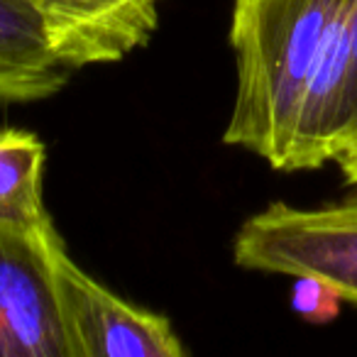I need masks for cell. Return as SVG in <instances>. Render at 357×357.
I'll list each match as a JSON object with an SVG mask.
<instances>
[{
  "mask_svg": "<svg viewBox=\"0 0 357 357\" xmlns=\"http://www.w3.org/2000/svg\"><path fill=\"white\" fill-rule=\"evenodd\" d=\"M345 0H235L230 47L238 91L223 142L282 172L298 108Z\"/></svg>",
  "mask_w": 357,
  "mask_h": 357,
  "instance_id": "1",
  "label": "cell"
},
{
  "mask_svg": "<svg viewBox=\"0 0 357 357\" xmlns=\"http://www.w3.org/2000/svg\"><path fill=\"white\" fill-rule=\"evenodd\" d=\"M233 259L252 272L318 279L357 306V194L316 208L274 201L240 225Z\"/></svg>",
  "mask_w": 357,
  "mask_h": 357,
  "instance_id": "2",
  "label": "cell"
},
{
  "mask_svg": "<svg viewBox=\"0 0 357 357\" xmlns=\"http://www.w3.org/2000/svg\"><path fill=\"white\" fill-rule=\"evenodd\" d=\"M54 223H0V357H69L54 284Z\"/></svg>",
  "mask_w": 357,
  "mask_h": 357,
  "instance_id": "3",
  "label": "cell"
},
{
  "mask_svg": "<svg viewBox=\"0 0 357 357\" xmlns=\"http://www.w3.org/2000/svg\"><path fill=\"white\" fill-rule=\"evenodd\" d=\"M54 284L69 357H181L186 347L164 316L123 301L69 257L54 252Z\"/></svg>",
  "mask_w": 357,
  "mask_h": 357,
  "instance_id": "4",
  "label": "cell"
},
{
  "mask_svg": "<svg viewBox=\"0 0 357 357\" xmlns=\"http://www.w3.org/2000/svg\"><path fill=\"white\" fill-rule=\"evenodd\" d=\"M357 137V0H345L298 108L282 172L318 169Z\"/></svg>",
  "mask_w": 357,
  "mask_h": 357,
  "instance_id": "5",
  "label": "cell"
},
{
  "mask_svg": "<svg viewBox=\"0 0 357 357\" xmlns=\"http://www.w3.org/2000/svg\"><path fill=\"white\" fill-rule=\"evenodd\" d=\"M71 71L120 61L157 32L162 0H27Z\"/></svg>",
  "mask_w": 357,
  "mask_h": 357,
  "instance_id": "6",
  "label": "cell"
},
{
  "mask_svg": "<svg viewBox=\"0 0 357 357\" xmlns=\"http://www.w3.org/2000/svg\"><path fill=\"white\" fill-rule=\"evenodd\" d=\"M69 74L35 8L27 0H0V100H45L64 89Z\"/></svg>",
  "mask_w": 357,
  "mask_h": 357,
  "instance_id": "7",
  "label": "cell"
},
{
  "mask_svg": "<svg viewBox=\"0 0 357 357\" xmlns=\"http://www.w3.org/2000/svg\"><path fill=\"white\" fill-rule=\"evenodd\" d=\"M45 162L47 149L37 135L0 128V223H52L45 208Z\"/></svg>",
  "mask_w": 357,
  "mask_h": 357,
  "instance_id": "8",
  "label": "cell"
},
{
  "mask_svg": "<svg viewBox=\"0 0 357 357\" xmlns=\"http://www.w3.org/2000/svg\"><path fill=\"white\" fill-rule=\"evenodd\" d=\"M342 298L333 291L331 287H326L323 282L311 277H296L291 291V308L301 318L311 323H328L333 318H337L340 313Z\"/></svg>",
  "mask_w": 357,
  "mask_h": 357,
  "instance_id": "9",
  "label": "cell"
},
{
  "mask_svg": "<svg viewBox=\"0 0 357 357\" xmlns=\"http://www.w3.org/2000/svg\"><path fill=\"white\" fill-rule=\"evenodd\" d=\"M335 164H337V169L342 172V176H345L347 184L357 186V137L352 139V142L347 144L340 154H337Z\"/></svg>",
  "mask_w": 357,
  "mask_h": 357,
  "instance_id": "10",
  "label": "cell"
}]
</instances>
